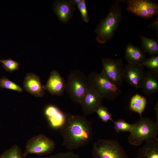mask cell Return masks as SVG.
I'll return each mask as SVG.
<instances>
[{"label":"cell","mask_w":158,"mask_h":158,"mask_svg":"<svg viewBox=\"0 0 158 158\" xmlns=\"http://www.w3.org/2000/svg\"><path fill=\"white\" fill-rule=\"evenodd\" d=\"M65 122L60 128L62 145L71 150L88 144L93 135L92 123L84 116L66 114Z\"/></svg>","instance_id":"cell-1"},{"label":"cell","mask_w":158,"mask_h":158,"mask_svg":"<svg viewBox=\"0 0 158 158\" xmlns=\"http://www.w3.org/2000/svg\"><path fill=\"white\" fill-rule=\"evenodd\" d=\"M121 7L118 2L111 7L109 12L98 25L95 32L96 40L100 44H104L113 37L121 21L122 17Z\"/></svg>","instance_id":"cell-2"},{"label":"cell","mask_w":158,"mask_h":158,"mask_svg":"<svg viewBox=\"0 0 158 158\" xmlns=\"http://www.w3.org/2000/svg\"><path fill=\"white\" fill-rule=\"evenodd\" d=\"M128 138L129 143L132 145L139 146L144 142L157 138L158 133V123L148 118H141L132 124Z\"/></svg>","instance_id":"cell-3"},{"label":"cell","mask_w":158,"mask_h":158,"mask_svg":"<svg viewBox=\"0 0 158 158\" xmlns=\"http://www.w3.org/2000/svg\"><path fill=\"white\" fill-rule=\"evenodd\" d=\"M89 85L88 77L81 71L75 69L67 76L65 91L73 102L80 104Z\"/></svg>","instance_id":"cell-4"},{"label":"cell","mask_w":158,"mask_h":158,"mask_svg":"<svg viewBox=\"0 0 158 158\" xmlns=\"http://www.w3.org/2000/svg\"><path fill=\"white\" fill-rule=\"evenodd\" d=\"M92 155L93 158H130L118 142L107 139L93 144Z\"/></svg>","instance_id":"cell-5"},{"label":"cell","mask_w":158,"mask_h":158,"mask_svg":"<svg viewBox=\"0 0 158 158\" xmlns=\"http://www.w3.org/2000/svg\"><path fill=\"white\" fill-rule=\"evenodd\" d=\"M89 85L103 98L113 100L121 93L118 86L108 80L101 73L92 72L88 75Z\"/></svg>","instance_id":"cell-6"},{"label":"cell","mask_w":158,"mask_h":158,"mask_svg":"<svg viewBox=\"0 0 158 158\" xmlns=\"http://www.w3.org/2000/svg\"><path fill=\"white\" fill-rule=\"evenodd\" d=\"M101 72L108 80L117 86L121 85L124 81V68L121 58L112 59L103 58L102 60Z\"/></svg>","instance_id":"cell-7"},{"label":"cell","mask_w":158,"mask_h":158,"mask_svg":"<svg viewBox=\"0 0 158 158\" xmlns=\"http://www.w3.org/2000/svg\"><path fill=\"white\" fill-rule=\"evenodd\" d=\"M55 142L45 135L40 134L29 139L25 146L26 156L29 154L42 155L51 153L55 147Z\"/></svg>","instance_id":"cell-8"},{"label":"cell","mask_w":158,"mask_h":158,"mask_svg":"<svg viewBox=\"0 0 158 158\" xmlns=\"http://www.w3.org/2000/svg\"><path fill=\"white\" fill-rule=\"evenodd\" d=\"M126 10L138 16L150 18L158 13V5L148 0H129L126 1Z\"/></svg>","instance_id":"cell-9"},{"label":"cell","mask_w":158,"mask_h":158,"mask_svg":"<svg viewBox=\"0 0 158 158\" xmlns=\"http://www.w3.org/2000/svg\"><path fill=\"white\" fill-rule=\"evenodd\" d=\"M146 72L143 66L128 63L124 68V79L131 86L138 89L141 87Z\"/></svg>","instance_id":"cell-10"},{"label":"cell","mask_w":158,"mask_h":158,"mask_svg":"<svg viewBox=\"0 0 158 158\" xmlns=\"http://www.w3.org/2000/svg\"><path fill=\"white\" fill-rule=\"evenodd\" d=\"M103 98L90 85L80 103L85 116L95 112Z\"/></svg>","instance_id":"cell-11"},{"label":"cell","mask_w":158,"mask_h":158,"mask_svg":"<svg viewBox=\"0 0 158 158\" xmlns=\"http://www.w3.org/2000/svg\"><path fill=\"white\" fill-rule=\"evenodd\" d=\"M45 90L53 95L61 96L65 91L66 82L64 78L56 70L51 71L46 84Z\"/></svg>","instance_id":"cell-12"},{"label":"cell","mask_w":158,"mask_h":158,"mask_svg":"<svg viewBox=\"0 0 158 158\" xmlns=\"http://www.w3.org/2000/svg\"><path fill=\"white\" fill-rule=\"evenodd\" d=\"M53 9L61 22L67 23L72 17L75 5L72 0H59L54 3Z\"/></svg>","instance_id":"cell-13"},{"label":"cell","mask_w":158,"mask_h":158,"mask_svg":"<svg viewBox=\"0 0 158 158\" xmlns=\"http://www.w3.org/2000/svg\"><path fill=\"white\" fill-rule=\"evenodd\" d=\"M23 87L27 91L36 97H42L45 93L46 90L40 78L34 73H29L25 76Z\"/></svg>","instance_id":"cell-14"},{"label":"cell","mask_w":158,"mask_h":158,"mask_svg":"<svg viewBox=\"0 0 158 158\" xmlns=\"http://www.w3.org/2000/svg\"><path fill=\"white\" fill-rule=\"evenodd\" d=\"M44 113L50 125L54 128L60 129L65 122L66 114L55 106L51 105L47 106Z\"/></svg>","instance_id":"cell-15"},{"label":"cell","mask_w":158,"mask_h":158,"mask_svg":"<svg viewBox=\"0 0 158 158\" xmlns=\"http://www.w3.org/2000/svg\"><path fill=\"white\" fill-rule=\"evenodd\" d=\"M141 88L146 95L157 92L158 73L150 70L146 72Z\"/></svg>","instance_id":"cell-16"},{"label":"cell","mask_w":158,"mask_h":158,"mask_svg":"<svg viewBox=\"0 0 158 158\" xmlns=\"http://www.w3.org/2000/svg\"><path fill=\"white\" fill-rule=\"evenodd\" d=\"M125 58L128 63L138 64L146 58L142 51L131 43L128 44L126 46Z\"/></svg>","instance_id":"cell-17"},{"label":"cell","mask_w":158,"mask_h":158,"mask_svg":"<svg viewBox=\"0 0 158 158\" xmlns=\"http://www.w3.org/2000/svg\"><path fill=\"white\" fill-rule=\"evenodd\" d=\"M136 158H158V139L146 142L140 148Z\"/></svg>","instance_id":"cell-18"},{"label":"cell","mask_w":158,"mask_h":158,"mask_svg":"<svg viewBox=\"0 0 158 158\" xmlns=\"http://www.w3.org/2000/svg\"><path fill=\"white\" fill-rule=\"evenodd\" d=\"M147 104L146 98L141 95L136 94L131 99L129 108L133 111L138 113L141 118Z\"/></svg>","instance_id":"cell-19"},{"label":"cell","mask_w":158,"mask_h":158,"mask_svg":"<svg viewBox=\"0 0 158 158\" xmlns=\"http://www.w3.org/2000/svg\"><path fill=\"white\" fill-rule=\"evenodd\" d=\"M142 47L145 52L156 56L158 54V44L155 40L142 36L141 37Z\"/></svg>","instance_id":"cell-20"},{"label":"cell","mask_w":158,"mask_h":158,"mask_svg":"<svg viewBox=\"0 0 158 158\" xmlns=\"http://www.w3.org/2000/svg\"><path fill=\"white\" fill-rule=\"evenodd\" d=\"M26 156L19 147L15 145L4 151L0 156V158H25Z\"/></svg>","instance_id":"cell-21"},{"label":"cell","mask_w":158,"mask_h":158,"mask_svg":"<svg viewBox=\"0 0 158 158\" xmlns=\"http://www.w3.org/2000/svg\"><path fill=\"white\" fill-rule=\"evenodd\" d=\"M0 88L13 90L20 93L23 91L21 87L5 77L0 79Z\"/></svg>","instance_id":"cell-22"},{"label":"cell","mask_w":158,"mask_h":158,"mask_svg":"<svg viewBox=\"0 0 158 158\" xmlns=\"http://www.w3.org/2000/svg\"><path fill=\"white\" fill-rule=\"evenodd\" d=\"M139 65L145 66L149 70L158 73V56H153L149 58H146Z\"/></svg>","instance_id":"cell-23"},{"label":"cell","mask_w":158,"mask_h":158,"mask_svg":"<svg viewBox=\"0 0 158 158\" xmlns=\"http://www.w3.org/2000/svg\"><path fill=\"white\" fill-rule=\"evenodd\" d=\"M99 118L103 122L106 123L109 121L114 122L111 114L109 112L108 109L102 105L99 106L95 111Z\"/></svg>","instance_id":"cell-24"},{"label":"cell","mask_w":158,"mask_h":158,"mask_svg":"<svg viewBox=\"0 0 158 158\" xmlns=\"http://www.w3.org/2000/svg\"><path fill=\"white\" fill-rule=\"evenodd\" d=\"M114 128L117 133L121 132H130L132 124L128 123L123 119H119L114 122Z\"/></svg>","instance_id":"cell-25"},{"label":"cell","mask_w":158,"mask_h":158,"mask_svg":"<svg viewBox=\"0 0 158 158\" xmlns=\"http://www.w3.org/2000/svg\"><path fill=\"white\" fill-rule=\"evenodd\" d=\"M0 62L2 64V66L6 71L12 72L19 68V63L17 61L9 58L7 59H0Z\"/></svg>","instance_id":"cell-26"},{"label":"cell","mask_w":158,"mask_h":158,"mask_svg":"<svg viewBox=\"0 0 158 158\" xmlns=\"http://www.w3.org/2000/svg\"><path fill=\"white\" fill-rule=\"evenodd\" d=\"M77 6L81 13L83 20L85 22H88L89 18L87 14L85 0H81Z\"/></svg>","instance_id":"cell-27"},{"label":"cell","mask_w":158,"mask_h":158,"mask_svg":"<svg viewBox=\"0 0 158 158\" xmlns=\"http://www.w3.org/2000/svg\"><path fill=\"white\" fill-rule=\"evenodd\" d=\"M148 27L150 28L158 30V17L155 21L152 22L148 25Z\"/></svg>","instance_id":"cell-28"},{"label":"cell","mask_w":158,"mask_h":158,"mask_svg":"<svg viewBox=\"0 0 158 158\" xmlns=\"http://www.w3.org/2000/svg\"><path fill=\"white\" fill-rule=\"evenodd\" d=\"M81 0H72L73 4L75 5H77L80 2Z\"/></svg>","instance_id":"cell-29"}]
</instances>
